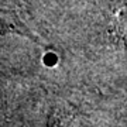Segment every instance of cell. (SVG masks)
<instances>
[{
    "mask_svg": "<svg viewBox=\"0 0 127 127\" xmlns=\"http://www.w3.org/2000/svg\"><path fill=\"white\" fill-rule=\"evenodd\" d=\"M72 124L73 123L69 122V120H66V122H59L58 120V123H57V126L55 127H72Z\"/></svg>",
    "mask_w": 127,
    "mask_h": 127,
    "instance_id": "6da1fadb",
    "label": "cell"
}]
</instances>
